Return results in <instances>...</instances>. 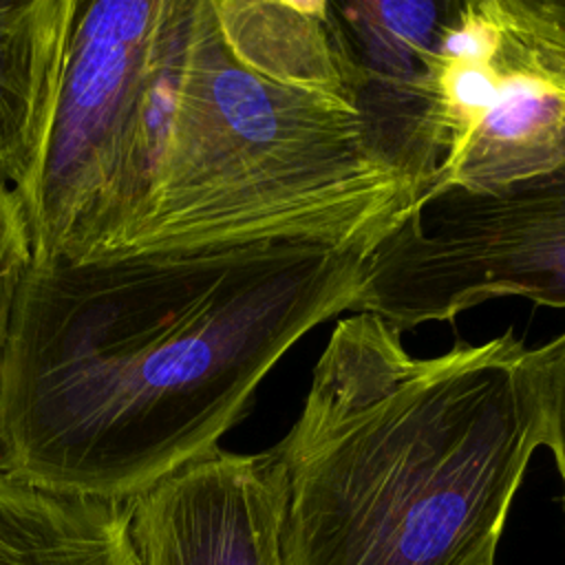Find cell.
<instances>
[{
    "instance_id": "cell-1",
    "label": "cell",
    "mask_w": 565,
    "mask_h": 565,
    "mask_svg": "<svg viewBox=\"0 0 565 565\" xmlns=\"http://www.w3.org/2000/svg\"><path fill=\"white\" fill-rule=\"evenodd\" d=\"M377 241L31 265L0 371V472L132 501L218 448L269 371L349 313Z\"/></svg>"
},
{
    "instance_id": "cell-2",
    "label": "cell",
    "mask_w": 565,
    "mask_h": 565,
    "mask_svg": "<svg viewBox=\"0 0 565 565\" xmlns=\"http://www.w3.org/2000/svg\"><path fill=\"white\" fill-rule=\"evenodd\" d=\"M539 446L536 355L512 329L419 358L382 318H340L271 446L285 565H494Z\"/></svg>"
},
{
    "instance_id": "cell-3",
    "label": "cell",
    "mask_w": 565,
    "mask_h": 565,
    "mask_svg": "<svg viewBox=\"0 0 565 565\" xmlns=\"http://www.w3.org/2000/svg\"><path fill=\"white\" fill-rule=\"evenodd\" d=\"M415 199L355 106L256 73L192 0L148 196L115 254L380 241Z\"/></svg>"
},
{
    "instance_id": "cell-4",
    "label": "cell",
    "mask_w": 565,
    "mask_h": 565,
    "mask_svg": "<svg viewBox=\"0 0 565 565\" xmlns=\"http://www.w3.org/2000/svg\"><path fill=\"white\" fill-rule=\"evenodd\" d=\"M192 0H77L38 170L18 194L33 265L119 252L159 150Z\"/></svg>"
},
{
    "instance_id": "cell-5",
    "label": "cell",
    "mask_w": 565,
    "mask_h": 565,
    "mask_svg": "<svg viewBox=\"0 0 565 565\" xmlns=\"http://www.w3.org/2000/svg\"><path fill=\"white\" fill-rule=\"evenodd\" d=\"M499 298L565 309V161L492 190L419 194L364 258L349 313L404 333Z\"/></svg>"
},
{
    "instance_id": "cell-6",
    "label": "cell",
    "mask_w": 565,
    "mask_h": 565,
    "mask_svg": "<svg viewBox=\"0 0 565 565\" xmlns=\"http://www.w3.org/2000/svg\"><path fill=\"white\" fill-rule=\"evenodd\" d=\"M422 190H492L565 161V55L508 15L503 0L446 2L417 82Z\"/></svg>"
},
{
    "instance_id": "cell-7",
    "label": "cell",
    "mask_w": 565,
    "mask_h": 565,
    "mask_svg": "<svg viewBox=\"0 0 565 565\" xmlns=\"http://www.w3.org/2000/svg\"><path fill=\"white\" fill-rule=\"evenodd\" d=\"M285 488L271 448L221 446L130 501L139 565H285Z\"/></svg>"
},
{
    "instance_id": "cell-8",
    "label": "cell",
    "mask_w": 565,
    "mask_h": 565,
    "mask_svg": "<svg viewBox=\"0 0 565 565\" xmlns=\"http://www.w3.org/2000/svg\"><path fill=\"white\" fill-rule=\"evenodd\" d=\"M77 0L0 2V190L20 194L33 179Z\"/></svg>"
},
{
    "instance_id": "cell-9",
    "label": "cell",
    "mask_w": 565,
    "mask_h": 565,
    "mask_svg": "<svg viewBox=\"0 0 565 565\" xmlns=\"http://www.w3.org/2000/svg\"><path fill=\"white\" fill-rule=\"evenodd\" d=\"M210 2L227 46L243 64L280 84L316 90L360 110L364 75L331 2Z\"/></svg>"
},
{
    "instance_id": "cell-10",
    "label": "cell",
    "mask_w": 565,
    "mask_h": 565,
    "mask_svg": "<svg viewBox=\"0 0 565 565\" xmlns=\"http://www.w3.org/2000/svg\"><path fill=\"white\" fill-rule=\"evenodd\" d=\"M0 565H139L130 501L49 492L0 472Z\"/></svg>"
},
{
    "instance_id": "cell-11",
    "label": "cell",
    "mask_w": 565,
    "mask_h": 565,
    "mask_svg": "<svg viewBox=\"0 0 565 565\" xmlns=\"http://www.w3.org/2000/svg\"><path fill=\"white\" fill-rule=\"evenodd\" d=\"M31 265L33 247L22 201L13 190H0V371L18 294Z\"/></svg>"
},
{
    "instance_id": "cell-12",
    "label": "cell",
    "mask_w": 565,
    "mask_h": 565,
    "mask_svg": "<svg viewBox=\"0 0 565 565\" xmlns=\"http://www.w3.org/2000/svg\"><path fill=\"white\" fill-rule=\"evenodd\" d=\"M541 404H543V446L550 448L563 481L565 505V331L534 349Z\"/></svg>"
},
{
    "instance_id": "cell-13",
    "label": "cell",
    "mask_w": 565,
    "mask_h": 565,
    "mask_svg": "<svg viewBox=\"0 0 565 565\" xmlns=\"http://www.w3.org/2000/svg\"><path fill=\"white\" fill-rule=\"evenodd\" d=\"M503 4L521 31L565 55V0H503Z\"/></svg>"
}]
</instances>
